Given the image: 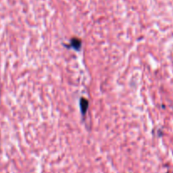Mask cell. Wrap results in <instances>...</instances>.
<instances>
[{"label":"cell","mask_w":173,"mask_h":173,"mask_svg":"<svg viewBox=\"0 0 173 173\" xmlns=\"http://www.w3.org/2000/svg\"><path fill=\"white\" fill-rule=\"evenodd\" d=\"M81 44H82V42L81 40H79L78 38H72L70 41V46L77 51L81 49Z\"/></svg>","instance_id":"1"},{"label":"cell","mask_w":173,"mask_h":173,"mask_svg":"<svg viewBox=\"0 0 173 173\" xmlns=\"http://www.w3.org/2000/svg\"><path fill=\"white\" fill-rule=\"evenodd\" d=\"M80 106H81L82 114L84 115L86 110H87V107H88V101L85 99H82L81 102H80Z\"/></svg>","instance_id":"2"}]
</instances>
